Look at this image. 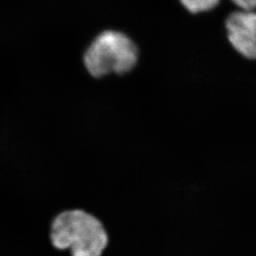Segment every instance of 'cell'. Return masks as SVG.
Masks as SVG:
<instances>
[{
    "label": "cell",
    "instance_id": "cell-1",
    "mask_svg": "<svg viewBox=\"0 0 256 256\" xmlns=\"http://www.w3.org/2000/svg\"><path fill=\"white\" fill-rule=\"evenodd\" d=\"M50 240L59 250H70L72 256H102L110 243L101 220L81 208L63 210L55 216Z\"/></svg>",
    "mask_w": 256,
    "mask_h": 256
},
{
    "label": "cell",
    "instance_id": "cell-2",
    "mask_svg": "<svg viewBox=\"0 0 256 256\" xmlns=\"http://www.w3.org/2000/svg\"><path fill=\"white\" fill-rule=\"evenodd\" d=\"M138 61L137 43L118 30H102L92 40L82 56L86 70L96 79L126 75L137 68Z\"/></svg>",
    "mask_w": 256,
    "mask_h": 256
},
{
    "label": "cell",
    "instance_id": "cell-3",
    "mask_svg": "<svg viewBox=\"0 0 256 256\" xmlns=\"http://www.w3.org/2000/svg\"><path fill=\"white\" fill-rule=\"evenodd\" d=\"M224 27L232 50L245 60L256 62V12H234L225 19Z\"/></svg>",
    "mask_w": 256,
    "mask_h": 256
},
{
    "label": "cell",
    "instance_id": "cell-4",
    "mask_svg": "<svg viewBox=\"0 0 256 256\" xmlns=\"http://www.w3.org/2000/svg\"><path fill=\"white\" fill-rule=\"evenodd\" d=\"M180 2L189 14L200 16L218 8L220 0H180Z\"/></svg>",
    "mask_w": 256,
    "mask_h": 256
},
{
    "label": "cell",
    "instance_id": "cell-5",
    "mask_svg": "<svg viewBox=\"0 0 256 256\" xmlns=\"http://www.w3.org/2000/svg\"><path fill=\"white\" fill-rule=\"evenodd\" d=\"M232 2L240 10H256V0H232Z\"/></svg>",
    "mask_w": 256,
    "mask_h": 256
}]
</instances>
